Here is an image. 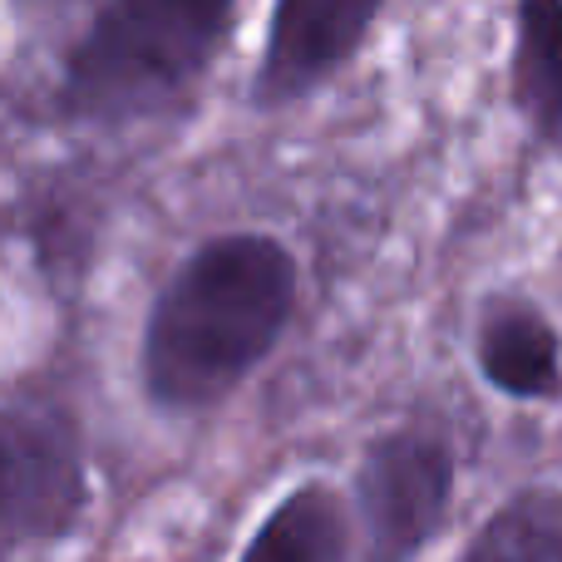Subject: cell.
<instances>
[{"label":"cell","instance_id":"1","mask_svg":"<svg viewBox=\"0 0 562 562\" xmlns=\"http://www.w3.org/2000/svg\"><path fill=\"white\" fill-rule=\"evenodd\" d=\"M296 267L272 237H217L183 262L148 316L144 380L168 409L223 400L277 346Z\"/></svg>","mask_w":562,"mask_h":562},{"label":"cell","instance_id":"2","mask_svg":"<svg viewBox=\"0 0 562 562\" xmlns=\"http://www.w3.org/2000/svg\"><path fill=\"white\" fill-rule=\"evenodd\" d=\"M233 0H109L65 69V109L128 119L164 104L217 49Z\"/></svg>","mask_w":562,"mask_h":562},{"label":"cell","instance_id":"3","mask_svg":"<svg viewBox=\"0 0 562 562\" xmlns=\"http://www.w3.org/2000/svg\"><path fill=\"white\" fill-rule=\"evenodd\" d=\"M85 508V469L65 425L45 415H0V562H20L69 533Z\"/></svg>","mask_w":562,"mask_h":562},{"label":"cell","instance_id":"4","mask_svg":"<svg viewBox=\"0 0 562 562\" xmlns=\"http://www.w3.org/2000/svg\"><path fill=\"white\" fill-rule=\"evenodd\" d=\"M449 508V449L435 435H390L360 474L370 562H409Z\"/></svg>","mask_w":562,"mask_h":562},{"label":"cell","instance_id":"5","mask_svg":"<svg viewBox=\"0 0 562 562\" xmlns=\"http://www.w3.org/2000/svg\"><path fill=\"white\" fill-rule=\"evenodd\" d=\"M380 0H277L272 40L257 75V99L281 104L316 85L360 45Z\"/></svg>","mask_w":562,"mask_h":562},{"label":"cell","instance_id":"6","mask_svg":"<svg viewBox=\"0 0 562 562\" xmlns=\"http://www.w3.org/2000/svg\"><path fill=\"white\" fill-rule=\"evenodd\" d=\"M484 375L508 395H553L558 390V340L528 306H498L484 321Z\"/></svg>","mask_w":562,"mask_h":562},{"label":"cell","instance_id":"7","mask_svg":"<svg viewBox=\"0 0 562 562\" xmlns=\"http://www.w3.org/2000/svg\"><path fill=\"white\" fill-rule=\"evenodd\" d=\"M518 104L543 134H562V0H518Z\"/></svg>","mask_w":562,"mask_h":562},{"label":"cell","instance_id":"8","mask_svg":"<svg viewBox=\"0 0 562 562\" xmlns=\"http://www.w3.org/2000/svg\"><path fill=\"white\" fill-rule=\"evenodd\" d=\"M243 562H346V518L326 488H301L262 524Z\"/></svg>","mask_w":562,"mask_h":562},{"label":"cell","instance_id":"9","mask_svg":"<svg viewBox=\"0 0 562 562\" xmlns=\"http://www.w3.org/2000/svg\"><path fill=\"white\" fill-rule=\"evenodd\" d=\"M459 562H562V488L508 498Z\"/></svg>","mask_w":562,"mask_h":562}]
</instances>
